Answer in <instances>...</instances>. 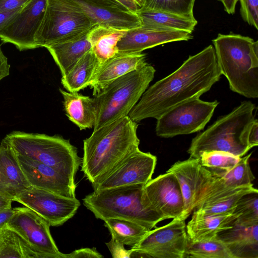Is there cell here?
<instances>
[{
    "label": "cell",
    "mask_w": 258,
    "mask_h": 258,
    "mask_svg": "<svg viewBox=\"0 0 258 258\" xmlns=\"http://www.w3.org/2000/svg\"><path fill=\"white\" fill-rule=\"evenodd\" d=\"M157 158L140 149L131 154L102 178L92 183L94 190L132 184H147L151 179Z\"/></svg>",
    "instance_id": "13"
},
{
    "label": "cell",
    "mask_w": 258,
    "mask_h": 258,
    "mask_svg": "<svg viewBox=\"0 0 258 258\" xmlns=\"http://www.w3.org/2000/svg\"><path fill=\"white\" fill-rule=\"evenodd\" d=\"M233 213L237 215L234 224L251 226L258 223V192L247 194L238 201Z\"/></svg>",
    "instance_id": "34"
},
{
    "label": "cell",
    "mask_w": 258,
    "mask_h": 258,
    "mask_svg": "<svg viewBox=\"0 0 258 258\" xmlns=\"http://www.w3.org/2000/svg\"><path fill=\"white\" fill-rule=\"evenodd\" d=\"M251 154L240 157L238 162L228 171L212 173L215 178L210 184V189L217 192L253 184L255 176L249 165Z\"/></svg>",
    "instance_id": "28"
},
{
    "label": "cell",
    "mask_w": 258,
    "mask_h": 258,
    "mask_svg": "<svg viewBox=\"0 0 258 258\" xmlns=\"http://www.w3.org/2000/svg\"><path fill=\"white\" fill-rule=\"evenodd\" d=\"M138 125L137 122L125 116L94 130L83 141L81 171L91 184L102 178L139 149Z\"/></svg>",
    "instance_id": "2"
},
{
    "label": "cell",
    "mask_w": 258,
    "mask_h": 258,
    "mask_svg": "<svg viewBox=\"0 0 258 258\" xmlns=\"http://www.w3.org/2000/svg\"><path fill=\"white\" fill-rule=\"evenodd\" d=\"M258 145V120L255 119L251 125L248 135V146L249 150Z\"/></svg>",
    "instance_id": "42"
},
{
    "label": "cell",
    "mask_w": 258,
    "mask_h": 258,
    "mask_svg": "<svg viewBox=\"0 0 258 258\" xmlns=\"http://www.w3.org/2000/svg\"><path fill=\"white\" fill-rule=\"evenodd\" d=\"M31 187L5 138L0 145V193L15 201L22 192Z\"/></svg>",
    "instance_id": "21"
},
{
    "label": "cell",
    "mask_w": 258,
    "mask_h": 258,
    "mask_svg": "<svg viewBox=\"0 0 258 258\" xmlns=\"http://www.w3.org/2000/svg\"><path fill=\"white\" fill-rule=\"evenodd\" d=\"M104 221L112 238L132 247L136 246L149 231L138 223L128 220L109 218Z\"/></svg>",
    "instance_id": "31"
},
{
    "label": "cell",
    "mask_w": 258,
    "mask_h": 258,
    "mask_svg": "<svg viewBox=\"0 0 258 258\" xmlns=\"http://www.w3.org/2000/svg\"><path fill=\"white\" fill-rule=\"evenodd\" d=\"M221 75L214 46L210 45L189 56L174 72L148 88L128 116L136 122L157 119L171 108L200 98Z\"/></svg>",
    "instance_id": "1"
},
{
    "label": "cell",
    "mask_w": 258,
    "mask_h": 258,
    "mask_svg": "<svg viewBox=\"0 0 258 258\" xmlns=\"http://www.w3.org/2000/svg\"><path fill=\"white\" fill-rule=\"evenodd\" d=\"M143 184H132L94 190L83 199L97 219L128 220L151 230L164 218L149 208L143 199Z\"/></svg>",
    "instance_id": "5"
},
{
    "label": "cell",
    "mask_w": 258,
    "mask_h": 258,
    "mask_svg": "<svg viewBox=\"0 0 258 258\" xmlns=\"http://www.w3.org/2000/svg\"><path fill=\"white\" fill-rule=\"evenodd\" d=\"M18 208L12 207L0 210V229L5 226L18 211Z\"/></svg>",
    "instance_id": "43"
},
{
    "label": "cell",
    "mask_w": 258,
    "mask_h": 258,
    "mask_svg": "<svg viewBox=\"0 0 258 258\" xmlns=\"http://www.w3.org/2000/svg\"><path fill=\"white\" fill-rule=\"evenodd\" d=\"M217 237L233 258H258V223L247 226L234 224L219 232Z\"/></svg>",
    "instance_id": "23"
},
{
    "label": "cell",
    "mask_w": 258,
    "mask_h": 258,
    "mask_svg": "<svg viewBox=\"0 0 258 258\" xmlns=\"http://www.w3.org/2000/svg\"><path fill=\"white\" fill-rule=\"evenodd\" d=\"M193 38L188 32L158 27L141 26L128 30L118 41L119 52L140 53L143 51L165 43L187 41Z\"/></svg>",
    "instance_id": "18"
},
{
    "label": "cell",
    "mask_w": 258,
    "mask_h": 258,
    "mask_svg": "<svg viewBox=\"0 0 258 258\" xmlns=\"http://www.w3.org/2000/svg\"><path fill=\"white\" fill-rule=\"evenodd\" d=\"M255 105L244 101L192 139L187 153L199 158L204 152L223 151L241 157L249 150L248 135L255 119Z\"/></svg>",
    "instance_id": "4"
},
{
    "label": "cell",
    "mask_w": 258,
    "mask_h": 258,
    "mask_svg": "<svg viewBox=\"0 0 258 258\" xmlns=\"http://www.w3.org/2000/svg\"><path fill=\"white\" fill-rule=\"evenodd\" d=\"M146 62V56L142 52H118L113 57L99 65L89 87L93 95L99 93L111 82L132 72Z\"/></svg>",
    "instance_id": "19"
},
{
    "label": "cell",
    "mask_w": 258,
    "mask_h": 258,
    "mask_svg": "<svg viewBox=\"0 0 258 258\" xmlns=\"http://www.w3.org/2000/svg\"><path fill=\"white\" fill-rule=\"evenodd\" d=\"M10 66L0 46V81L10 74Z\"/></svg>",
    "instance_id": "44"
},
{
    "label": "cell",
    "mask_w": 258,
    "mask_h": 258,
    "mask_svg": "<svg viewBox=\"0 0 258 258\" xmlns=\"http://www.w3.org/2000/svg\"><path fill=\"white\" fill-rule=\"evenodd\" d=\"M143 199L146 205L165 219L181 218L183 201L178 181L169 172L151 179L144 185Z\"/></svg>",
    "instance_id": "16"
},
{
    "label": "cell",
    "mask_w": 258,
    "mask_h": 258,
    "mask_svg": "<svg viewBox=\"0 0 258 258\" xmlns=\"http://www.w3.org/2000/svg\"><path fill=\"white\" fill-rule=\"evenodd\" d=\"M48 222L50 226H59L71 219L81 203L76 198H67L44 189L31 186L15 200Z\"/></svg>",
    "instance_id": "12"
},
{
    "label": "cell",
    "mask_w": 258,
    "mask_h": 258,
    "mask_svg": "<svg viewBox=\"0 0 258 258\" xmlns=\"http://www.w3.org/2000/svg\"><path fill=\"white\" fill-rule=\"evenodd\" d=\"M63 98V106L69 120L80 130L93 127L96 119L97 106L94 98L78 92H71L59 89Z\"/></svg>",
    "instance_id": "24"
},
{
    "label": "cell",
    "mask_w": 258,
    "mask_h": 258,
    "mask_svg": "<svg viewBox=\"0 0 258 258\" xmlns=\"http://www.w3.org/2000/svg\"><path fill=\"white\" fill-rule=\"evenodd\" d=\"M21 11L0 12V31L3 30Z\"/></svg>",
    "instance_id": "45"
},
{
    "label": "cell",
    "mask_w": 258,
    "mask_h": 258,
    "mask_svg": "<svg viewBox=\"0 0 258 258\" xmlns=\"http://www.w3.org/2000/svg\"><path fill=\"white\" fill-rule=\"evenodd\" d=\"M12 202L10 198L0 193V210L12 207Z\"/></svg>",
    "instance_id": "48"
},
{
    "label": "cell",
    "mask_w": 258,
    "mask_h": 258,
    "mask_svg": "<svg viewBox=\"0 0 258 258\" xmlns=\"http://www.w3.org/2000/svg\"><path fill=\"white\" fill-rule=\"evenodd\" d=\"M6 226L18 234L41 258H66L51 235L49 224L31 209L18 207Z\"/></svg>",
    "instance_id": "11"
},
{
    "label": "cell",
    "mask_w": 258,
    "mask_h": 258,
    "mask_svg": "<svg viewBox=\"0 0 258 258\" xmlns=\"http://www.w3.org/2000/svg\"><path fill=\"white\" fill-rule=\"evenodd\" d=\"M201 164L212 173L226 171L232 168L240 157L223 151L203 152L199 157Z\"/></svg>",
    "instance_id": "35"
},
{
    "label": "cell",
    "mask_w": 258,
    "mask_h": 258,
    "mask_svg": "<svg viewBox=\"0 0 258 258\" xmlns=\"http://www.w3.org/2000/svg\"><path fill=\"white\" fill-rule=\"evenodd\" d=\"M89 31L45 47L59 68L61 76L66 74L85 53L91 49L87 36Z\"/></svg>",
    "instance_id": "25"
},
{
    "label": "cell",
    "mask_w": 258,
    "mask_h": 258,
    "mask_svg": "<svg viewBox=\"0 0 258 258\" xmlns=\"http://www.w3.org/2000/svg\"><path fill=\"white\" fill-rule=\"evenodd\" d=\"M185 221L174 218L163 226L149 230L132 247V257L184 258L187 239Z\"/></svg>",
    "instance_id": "10"
},
{
    "label": "cell",
    "mask_w": 258,
    "mask_h": 258,
    "mask_svg": "<svg viewBox=\"0 0 258 258\" xmlns=\"http://www.w3.org/2000/svg\"><path fill=\"white\" fill-rule=\"evenodd\" d=\"M155 72L154 67L146 62L111 82L94 95L97 106L94 130L127 116L153 80Z\"/></svg>",
    "instance_id": "6"
},
{
    "label": "cell",
    "mask_w": 258,
    "mask_h": 258,
    "mask_svg": "<svg viewBox=\"0 0 258 258\" xmlns=\"http://www.w3.org/2000/svg\"><path fill=\"white\" fill-rule=\"evenodd\" d=\"M128 30L95 25L88 33L91 49L101 64L118 52L117 44Z\"/></svg>",
    "instance_id": "27"
},
{
    "label": "cell",
    "mask_w": 258,
    "mask_h": 258,
    "mask_svg": "<svg viewBox=\"0 0 258 258\" xmlns=\"http://www.w3.org/2000/svg\"><path fill=\"white\" fill-rule=\"evenodd\" d=\"M253 192H258V190L253 184L226 190L200 200L195 210L211 214L233 212L240 198L245 194Z\"/></svg>",
    "instance_id": "30"
},
{
    "label": "cell",
    "mask_w": 258,
    "mask_h": 258,
    "mask_svg": "<svg viewBox=\"0 0 258 258\" xmlns=\"http://www.w3.org/2000/svg\"><path fill=\"white\" fill-rule=\"evenodd\" d=\"M243 20L249 25L258 29V0H238Z\"/></svg>",
    "instance_id": "37"
},
{
    "label": "cell",
    "mask_w": 258,
    "mask_h": 258,
    "mask_svg": "<svg viewBox=\"0 0 258 258\" xmlns=\"http://www.w3.org/2000/svg\"><path fill=\"white\" fill-rule=\"evenodd\" d=\"M15 155L31 186L49 190L67 198H76L75 179L51 166L16 154Z\"/></svg>",
    "instance_id": "17"
},
{
    "label": "cell",
    "mask_w": 258,
    "mask_h": 258,
    "mask_svg": "<svg viewBox=\"0 0 258 258\" xmlns=\"http://www.w3.org/2000/svg\"><path fill=\"white\" fill-rule=\"evenodd\" d=\"M31 0H0V12L21 10Z\"/></svg>",
    "instance_id": "40"
},
{
    "label": "cell",
    "mask_w": 258,
    "mask_h": 258,
    "mask_svg": "<svg viewBox=\"0 0 258 258\" xmlns=\"http://www.w3.org/2000/svg\"><path fill=\"white\" fill-rule=\"evenodd\" d=\"M94 25L130 30L140 27L141 20L136 13L118 8L103 7L86 0H72Z\"/></svg>",
    "instance_id": "20"
},
{
    "label": "cell",
    "mask_w": 258,
    "mask_h": 258,
    "mask_svg": "<svg viewBox=\"0 0 258 258\" xmlns=\"http://www.w3.org/2000/svg\"><path fill=\"white\" fill-rule=\"evenodd\" d=\"M176 178L183 201V211L180 218L186 220L194 211L197 202L215 176L201 163L199 158L178 161L167 171Z\"/></svg>",
    "instance_id": "14"
},
{
    "label": "cell",
    "mask_w": 258,
    "mask_h": 258,
    "mask_svg": "<svg viewBox=\"0 0 258 258\" xmlns=\"http://www.w3.org/2000/svg\"><path fill=\"white\" fill-rule=\"evenodd\" d=\"M95 25L73 1L47 0L35 43L38 47H45L73 38Z\"/></svg>",
    "instance_id": "8"
},
{
    "label": "cell",
    "mask_w": 258,
    "mask_h": 258,
    "mask_svg": "<svg viewBox=\"0 0 258 258\" xmlns=\"http://www.w3.org/2000/svg\"><path fill=\"white\" fill-rule=\"evenodd\" d=\"M233 258L231 253L217 237L193 241L187 236L184 258Z\"/></svg>",
    "instance_id": "33"
},
{
    "label": "cell",
    "mask_w": 258,
    "mask_h": 258,
    "mask_svg": "<svg viewBox=\"0 0 258 258\" xmlns=\"http://www.w3.org/2000/svg\"><path fill=\"white\" fill-rule=\"evenodd\" d=\"M219 102L193 99L164 112L157 119V136L168 138L203 130L210 120Z\"/></svg>",
    "instance_id": "9"
},
{
    "label": "cell",
    "mask_w": 258,
    "mask_h": 258,
    "mask_svg": "<svg viewBox=\"0 0 258 258\" xmlns=\"http://www.w3.org/2000/svg\"><path fill=\"white\" fill-rule=\"evenodd\" d=\"M106 244L113 257H130L131 249L126 250L124 245L111 237Z\"/></svg>",
    "instance_id": "38"
},
{
    "label": "cell",
    "mask_w": 258,
    "mask_h": 258,
    "mask_svg": "<svg viewBox=\"0 0 258 258\" xmlns=\"http://www.w3.org/2000/svg\"><path fill=\"white\" fill-rule=\"evenodd\" d=\"M93 4L105 7L118 8L123 10L125 9L122 6H121L118 2L115 0H86Z\"/></svg>",
    "instance_id": "46"
},
{
    "label": "cell",
    "mask_w": 258,
    "mask_h": 258,
    "mask_svg": "<svg viewBox=\"0 0 258 258\" xmlns=\"http://www.w3.org/2000/svg\"><path fill=\"white\" fill-rule=\"evenodd\" d=\"M237 217L233 212L211 214L195 210L186 225L187 236L193 241L212 239L219 232L231 228Z\"/></svg>",
    "instance_id": "22"
},
{
    "label": "cell",
    "mask_w": 258,
    "mask_h": 258,
    "mask_svg": "<svg viewBox=\"0 0 258 258\" xmlns=\"http://www.w3.org/2000/svg\"><path fill=\"white\" fill-rule=\"evenodd\" d=\"M224 6V10L229 14H233L235 11V7L238 0H218Z\"/></svg>",
    "instance_id": "47"
},
{
    "label": "cell",
    "mask_w": 258,
    "mask_h": 258,
    "mask_svg": "<svg viewBox=\"0 0 258 258\" xmlns=\"http://www.w3.org/2000/svg\"><path fill=\"white\" fill-rule=\"evenodd\" d=\"M99 65L96 56L91 49L62 76L61 84L69 92H79L89 87Z\"/></svg>",
    "instance_id": "26"
},
{
    "label": "cell",
    "mask_w": 258,
    "mask_h": 258,
    "mask_svg": "<svg viewBox=\"0 0 258 258\" xmlns=\"http://www.w3.org/2000/svg\"><path fill=\"white\" fill-rule=\"evenodd\" d=\"M142 25L184 31L191 33L197 24L196 19L170 12L142 8L137 12Z\"/></svg>",
    "instance_id": "29"
},
{
    "label": "cell",
    "mask_w": 258,
    "mask_h": 258,
    "mask_svg": "<svg viewBox=\"0 0 258 258\" xmlns=\"http://www.w3.org/2000/svg\"><path fill=\"white\" fill-rule=\"evenodd\" d=\"M14 153L51 166L75 179L82 158L76 147L59 135L14 131L5 137Z\"/></svg>",
    "instance_id": "7"
},
{
    "label": "cell",
    "mask_w": 258,
    "mask_h": 258,
    "mask_svg": "<svg viewBox=\"0 0 258 258\" xmlns=\"http://www.w3.org/2000/svg\"><path fill=\"white\" fill-rule=\"evenodd\" d=\"M41 258L18 234L6 225L0 229V258Z\"/></svg>",
    "instance_id": "32"
},
{
    "label": "cell",
    "mask_w": 258,
    "mask_h": 258,
    "mask_svg": "<svg viewBox=\"0 0 258 258\" xmlns=\"http://www.w3.org/2000/svg\"><path fill=\"white\" fill-rule=\"evenodd\" d=\"M127 11L137 12L144 5L145 0H115Z\"/></svg>",
    "instance_id": "41"
},
{
    "label": "cell",
    "mask_w": 258,
    "mask_h": 258,
    "mask_svg": "<svg viewBox=\"0 0 258 258\" xmlns=\"http://www.w3.org/2000/svg\"><path fill=\"white\" fill-rule=\"evenodd\" d=\"M103 256L99 253L95 248H82L75 250L66 254V258L96 257L101 258Z\"/></svg>",
    "instance_id": "39"
},
{
    "label": "cell",
    "mask_w": 258,
    "mask_h": 258,
    "mask_svg": "<svg viewBox=\"0 0 258 258\" xmlns=\"http://www.w3.org/2000/svg\"><path fill=\"white\" fill-rule=\"evenodd\" d=\"M217 61L230 90L258 97V41L248 36L219 34L213 40Z\"/></svg>",
    "instance_id": "3"
},
{
    "label": "cell",
    "mask_w": 258,
    "mask_h": 258,
    "mask_svg": "<svg viewBox=\"0 0 258 258\" xmlns=\"http://www.w3.org/2000/svg\"><path fill=\"white\" fill-rule=\"evenodd\" d=\"M47 0H31L0 31L4 43L13 44L20 50L38 48L35 36L42 22Z\"/></svg>",
    "instance_id": "15"
},
{
    "label": "cell",
    "mask_w": 258,
    "mask_h": 258,
    "mask_svg": "<svg viewBox=\"0 0 258 258\" xmlns=\"http://www.w3.org/2000/svg\"><path fill=\"white\" fill-rule=\"evenodd\" d=\"M195 0H145V9L166 11L195 19L193 9Z\"/></svg>",
    "instance_id": "36"
}]
</instances>
